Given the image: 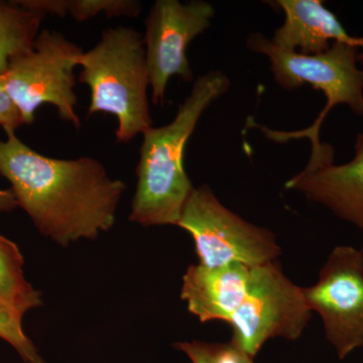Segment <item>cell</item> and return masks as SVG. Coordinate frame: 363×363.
Segmentation results:
<instances>
[{
	"instance_id": "12",
	"label": "cell",
	"mask_w": 363,
	"mask_h": 363,
	"mask_svg": "<svg viewBox=\"0 0 363 363\" xmlns=\"http://www.w3.org/2000/svg\"><path fill=\"white\" fill-rule=\"evenodd\" d=\"M276 6L285 13V23L276 30L272 42L289 51L319 55L334 43L363 48V38H353L340 21L319 0H279Z\"/></svg>"
},
{
	"instance_id": "13",
	"label": "cell",
	"mask_w": 363,
	"mask_h": 363,
	"mask_svg": "<svg viewBox=\"0 0 363 363\" xmlns=\"http://www.w3.org/2000/svg\"><path fill=\"white\" fill-rule=\"evenodd\" d=\"M44 18L16 0L0 1V76L11 60L33 49Z\"/></svg>"
},
{
	"instance_id": "5",
	"label": "cell",
	"mask_w": 363,
	"mask_h": 363,
	"mask_svg": "<svg viewBox=\"0 0 363 363\" xmlns=\"http://www.w3.org/2000/svg\"><path fill=\"white\" fill-rule=\"evenodd\" d=\"M83 52L63 33L42 30L30 51L11 60L2 79L25 125H32L42 105L51 104L60 118L80 128L74 71Z\"/></svg>"
},
{
	"instance_id": "21",
	"label": "cell",
	"mask_w": 363,
	"mask_h": 363,
	"mask_svg": "<svg viewBox=\"0 0 363 363\" xmlns=\"http://www.w3.org/2000/svg\"><path fill=\"white\" fill-rule=\"evenodd\" d=\"M191 360V362L192 363H201L199 362V360H197V359H190Z\"/></svg>"
},
{
	"instance_id": "1",
	"label": "cell",
	"mask_w": 363,
	"mask_h": 363,
	"mask_svg": "<svg viewBox=\"0 0 363 363\" xmlns=\"http://www.w3.org/2000/svg\"><path fill=\"white\" fill-rule=\"evenodd\" d=\"M0 175L39 233L64 247L111 230L125 191L95 157L44 156L16 133L0 140Z\"/></svg>"
},
{
	"instance_id": "6",
	"label": "cell",
	"mask_w": 363,
	"mask_h": 363,
	"mask_svg": "<svg viewBox=\"0 0 363 363\" xmlns=\"http://www.w3.org/2000/svg\"><path fill=\"white\" fill-rule=\"evenodd\" d=\"M177 226L192 236L201 266L257 267L281 253L274 233L227 209L206 185L193 189Z\"/></svg>"
},
{
	"instance_id": "8",
	"label": "cell",
	"mask_w": 363,
	"mask_h": 363,
	"mask_svg": "<svg viewBox=\"0 0 363 363\" xmlns=\"http://www.w3.org/2000/svg\"><path fill=\"white\" fill-rule=\"evenodd\" d=\"M214 14L213 6L203 0H157L150 7L143 37L154 104H164L174 76L193 81L188 47L210 28Z\"/></svg>"
},
{
	"instance_id": "19",
	"label": "cell",
	"mask_w": 363,
	"mask_h": 363,
	"mask_svg": "<svg viewBox=\"0 0 363 363\" xmlns=\"http://www.w3.org/2000/svg\"><path fill=\"white\" fill-rule=\"evenodd\" d=\"M18 207V202L11 190L0 189V213H9Z\"/></svg>"
},
{
	"instance_id": "3",
	"label": "cell",
	"mask_w": 363,
	"mask_h": 363,
	"mask_svg": "<svg viewBox=\"0 0 363 363\" xmlns=\"http://www.w3.org/2000/svg\"><path fill=\"white\" fill-rule=\"evenodd\" d=\"M79 82L90 90L87 117L116 116L117 142L130 143L152 126L149 68L142 33L130 26H111L89 51L79 57Z\"/></svg>"
},
{
	"instance_id": "7",
	"label": "cell",
	"mask_w": 363,
	"mask_h": 363,
	"mask_svg": "<svg viewBox=\"0 0 363 363\" xmlns=\"http://www.w3.org/2000/svg\"><path fill=\"white\" fill-rule=\"evenodd\" d=\"M311 314L303 288L286 278L278 262L253 267L247 297L228 322L230 341L255 358L269 339L300 337Z\"/></svg>"
},
{
	"instance_id": "14",
	"label": "cell",
	"mask_w": 363,
	"mask_h": 363,
	"mask_svg": "<svg viewBox=\"0 0 363 363\" xmlns=\"http://www.w3.org/2000/svg\"><path fill=\"white\" fill-rule=\"evenodd\" d=\"M25 259L13 241L0 235V300L25 315L43 304L42 295L26 281Z\"/></svg>"
},
{
	"instance_id": "2",
	"label": "cell",
	"mask_w": 363,
	"mask_h": 363,
	"mask_svg": "<svg viewBox=\"0 0 363 363\" xmlns=\"http://www.w3.org/2000/svg\"><path fill=\"white\" fill-rule=\"evenodd\" d=\"M229 87L225 74L208 72L196 79L171 123L143 133L130 222L145 227L177 225L194 189L185 169L189 140L202 114Z\"/></svg>"
},
{
	"instance_id": "15",
	"label": "cell",
	"mask_w": 363,
	"mask_h": 363,
	"mask_svg": "<svg viewBox=\"0 0 363 363\" xmlns=\"http://www.w3.org/2000/svg\"><path fill=\"white\" fill-rule=\"evenodd\" d=\"M21 6L43 16L59 18L71 16L77 21H85L104 14L107 18H136L142 11L138 0H16Z\"/></svg>"
},
{
	"instance_id": "20",
	"label": "cell",
	"mask_w": 363,
	"mask_h": 363,
	"mask_svg": "<svg viewBox=\"0 0 363 363\" xmlns=\"http://www.w3.org/2000/svg\"><path fill=\"white\" fill-rule=\"evenodd\" d=\"M358 61L363 62V48L362 52H358Z\"/></svg>"
},
{
	"instance_id": "4",
	"label": "cell",
	"mask_w": 363,
	"mask_h": 363,
	"mask_svg": "<svg viewBox=\"0 0 363 363\" xmlns=\"http://www.w3.org/2000/svg\"><path fill=\"white\" fill-rule=\"evenodd\" d=\"M247 47L257 54L269 57L277 84L286 90L311 85L322 91L326 105L309 128L293 133H281L259 126L267 138L277 143L308 138L312 143L311 159L305 169L322 168L333 164V150L320 143V128L334 106L348 105L353 113L363 117V70L357 68L358 52L355 45L334 43L328 51L319 55H303L283 49L262 33H252Z\"/></svg>"
},
{
	"instance_id": "18",
	"label": "cell",
	"mask_w": 363,
	"mask_h": 363,
	"mask_svg": "<svg viewBox=\"0 0 363 363\" xmlns=\"http://www.w3.org/2000/svg\"><path fill=\"white\" fill-rule=\"evenodd\" d=\"M25 125L18 107L13 104L4 87V79L0 76V126L7 133H16Z\"/></svg>"
},
{
	"instance_id": "22",
	"label": "cell",
	"mask_w": 363,
	"mask_h": 363,
	"mask_svg": "<svg viewBox=\"0 0 363 363\" xmlns=\"http://www.w3.org/2000/svg\"><path fill=\"white\" fill-rule=\"evenodd\" d=\"M362 252H363V248H362Z\"/></svg>"
},
{
	"instance_id": "11",
	"label": "cell",
	"mask_w": 363,
	"mask_h": 363,
	"mask_svg": "<svg viewBox=\"0 0 363 363\" xmlns=\"http://www.w3.org/2000/svg\"><path fill=\"white\" fill-rule=\"evenodd\" d=\"M252 269L243 264L219 267L193 264L184 274L181 298L202 323H228L247 297Z\"/></svg>"
},
{
	"instance_id": "9",
	"label": "cell",
	"mask_w": 363,
	"mask_h": 363,
	"mask_svg": "<svg viewBox=\"0 0 363 363\" xmlns=\"http://www.w3.org/2000/svg\"><path fill=\"white\" fill-rule=\"evenodd\" d=\"M310 309L323 321L339 359L363 346V252L334 248L314 286L303 288Z\"/></svg>"
},
{
	"instance_id": "10",
	"label": "cell",
	"mask_w": 363,
	"mask_h": 363,
	"mask_svg": "<svg viewBox=\"0 0 363 363\" xmlns=\"http://www.w3.org/2000/svg\"><path fill=\"white\" fill-rule=\"evenodd\" d=\"M354 150L347 164L304 169L286 182V188L300 191L363 231V133L357 135Z\"/></svg>"
},
{
	"instance_id": "16",
	"label": "cell",
	"mask_w": 363,
	"mask_h": 363,
	"mask_svg": "<svg viewBox=\"0 0 363 363\" xmlns=\"http://www.w3.org/2000/svg\"><path fill=\"white\" fill-rule=\"evenodd\" d=\"M23 315L0 300V338L11 344L25 363H45L23 327Z\"/></svg>"
},
{
	"instance_id": "17",
	"label": "cell",
	"mask_w": 363,
	"mask_h": 363,
	"mask_svg": "<svg viewBox=\"0 0 363 363\" xmlns=\"http://www.w3.org/2000/svg\"><path fill=\"white\" fill-rule=\"evenodd\" d=\"M176 347L185 353L189 359H197L201 363H255L252 357L231 341L227 343L179 342Z\"/></svg>"
}]
</instances>
